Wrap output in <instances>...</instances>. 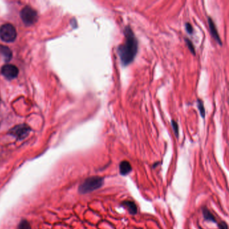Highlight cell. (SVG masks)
I'll use <instances>...</instances> for the list:
<instances>
[{
    "instance_id": "3957f363",
    "label": "cell",
    "mask_w": 229,
    "mask_h": 229,
    "mask_svg": "<svg viewBox=\"0 0 229 229\" xmlns=\"http://www.w3.org/2000/svg\"><path fill=\"white\" fill-rule=\"evenodd\" d=\"M17 36V32L14 26L5 24L0 27V38L5 43H12Z\"/></svg>"
},
{
    "instance_id": "ba28073f",
    "label": "cell",
    "mask_w": 229,
    "mask_h": 229,
    "mask_svg": "<svg viewBox=\"0 0 229 229\" xmlns=\"http://www.w3.org/2000/svg\"><path fill=\"white\" fill-rule=\"evenodd\" d=\"M120 173L122 175H126L132 172V167L127 161H123L119 165Z\"/></svg>"
},
{
    "instance_id": "4fadbf2b",
    "label": "cell",
    "mask_w": 229,
    "mask_h": 229,
    "mask_svg": "<svg viewBox=\"0 0 229 229\" xmlns=\"http://www.w3.org/2000/svg\"><path fill=\"white\" fill-rule=\"evenodd\" d=\"M1 49H3V51H4V52L0 51V52H1L2 54H4V56L6 57V59H10V58L11 57V52H10L8 48L3 46H1Z\"/></svg>"
},
{
    "instance_id": "e0dca14e",
    "label": "cell",
    "mask_w": 229,
    "mask_h": 229,
    "mask_svg": "<svg viewBox=\"0 0 229 229\" xmlns=\"http://www.w3.org/2000/svg\"><path fill=\"white\" fill-rule=\"evenodd\" d=\"M218 226H219V229H228L227 224L225 222H222L220 224H218Z\"/></svg>"
},
{
    "instance_id": "8fae6325",
    "label": "cell",
    "mask_w": 229,
    "mask_h": 229,
    "mask_svg": "<svg viewBox=\"0 0 229 229\" xmlns=\"http://www.w3.org/2000/svg\"><path fill=\"white\" fill-rule=\"evenodd\" d=\"M18 229H31V225L27 220L23 219L18 225Z\"/></svg>"
},
{
    "instance_id": "9a60e30c",
    "label": "cell",
    "mask_w": 229,
    "mask_h": 229,
    "mask_svg": "<svg viewBox=\"0 0 229 229\" xmlns=\"http://www.w3.org/2000/svg\"><path fill=\"white\" fill-rule=\"evenodd\" d=\"M186 43H187V45H188V48H189V51H190L194 54H195V49H194V45H193V44H192L191 41V40H189V39L186 38Z\"/></svg>"
},
{
    "instance_id": "30bf717a",
    "label": "cell",
    "mask_w": 229,
    "mask_h": 229,
    "mask_svg": "<svg viewBox=\"0 0 229 229\" xmlns=\"http://www.w3.org/2000/svg\"><path fill=\"white\" fill-rule=\"evenodd\" d=\"M202 212H203V216L204 219L208 221H210V222H216V220L214 217V216L213 215L211 212H210V210L206 208H203L202 209Z\"/></svg>"
},
{
    "instance_id": "277c9868",
    "label": "cell",
    "mask_w": 229,
    "mask_h": 229,
    "mask_svg": "<svg viewBox=\"0 0 229 229\" xmlns=\"http://www.w3.org/2000/svg\"><path fill=\"white\" fill-rule=\"evenodd\" d=\"M20 16L24 23L26 25H32L38 19L37 13L35 10L29 6H26L22 10Z\"/></svg>"
},
{
    "instance_id": "5bb4252c",
    "label": "cell",
    "mask_w": 229,
    "mask_h": 229,
    "mask_svg": "<svg viewBox=\"0 0 229 229\" xmlns=\"http://www.w3.org/2000/svg\"><path fill=\"white\" fill-rule=\"evenodd\" d=\"M172 127H173V131H174L175 133V135L178 136V135H179V127H178V124L177 123L175 122V121L174 120H172Z\"/></svg>"
},
{
    "instance_id": "52a82bcc",
    "label": "cell",
    "mask_w": 229,
    "mask_h": 229,
    "mask_svg": "<svg viewBox=\"0 0 229 229\" xmlns=\"http://www.w3.org/2000/svg\"><path fill=\"white\" fill-rule=\"evenodd\" d=\"M208 24H209L210 32H211V35L212 36V37L214 38L216 40V42L218 44H220L221 45V44H222V42H221L220 36H219V35H218V30L216 29V27L214 22H213V20L211 19V18L210 17L208 18Z\"/></svg>"
},
{
    "instance_id": "2e32d148",
    "label": "cell",
    "mask_w": 229,
    "mask_h": 229,
    "mask_svg": "<svg viewBox=\"0 0 229 229\" xmlns=\"http://www.w3.org/2000/svg\"><path fill=\"white\" fill-rule=\"evenodd\" d=\"M186 29L187 32H188L189 34H190V35L193 33V28H192V26L189 23L186 24Z\"/></svg>"
},
{
    "instance_id": "5b68a950",
    "label": "cell",
    "mask_w": 229,
    "mask_h": 229,
    "mask_svg": "<svg viewBox=\"0 0 229 229\" xmlns=\"http://www.w3.org/2000/svg\"><path fill=\"white\" fill-rule=\"evenodd\" d=\"M1 73L8 80H13L18 75V69L13 65H5L1 68Z\"/></svg>"
},
{
    "instance_id": "6da1fadb",
    "label": "cell",
    "mask_w": 229,
    "mask_h": 229,
    "mask_svg": "<svg viewBox=\"0 0 229 229\" xmlns=\"http://www.w3.org/2000/svg\"><path fill=\"white\" fill-rule=\"evenodd\" d=\"M125 40L123 44L118 47L117 52L122 65L126 66L135 59L138 51V40L129 26H126L124 31Z\"/></svg>"
},
{
    "instance_id": "8992f818",
    "label": "cell",
    "mask_w": 229,
    "mask_h": 229,
    "mask_svg": "<svg viewBox=\"0 0 229 229\" xmlns=\"http://www.w3.org/2000/svg\"><path fill=\"white\" fill-rule=\"evenodd\" d=\"M29 132H30V128L27 126L22 125L18 126L15 128L13 129L12 134L18 139H23L27 136Z\"/></svg>"
},
{
    "instance_id": "7a4b0ae2",
    "label": "cell",
    "mask_w": 229,
    "mask_h": 229,
    "mask_svg": "<svg viewBox=\"0 0 229 229\" xmlns=\"http://www.w3.org/2000/svg\"><path fill=\"white\" fill-rule=\"evenodd\" d=\"M104 178L99 176H93L87 178L84 180L78 188V191L81 194L90 193L96 189H98L103 186Z\"/></svg>"
},
{
    "instance_id": "9c48e42d",
    "label": "cell",
    "mask_w": 229,
    "mask_h": 229,
    "mask_svg": "<svg viewBox=\"0 0 229 229\" xmlns=\"http://www.w3.org/2000/svg\"><path fill=\"white\" fill-rule=\"evenodd\" d=\"M122 206L128 210V212L132 215H135L137 213V206L134 202L124 201L122 203Z\"/></svg>"
},
{
    "instance_id": "7c38bea8",
    "label": "cell",
    "mask_w": 229,
    "mask_h": 229,
    "mask_svg": "<svg viewBox=\"0 0 229 229\" xmlns=\"http://www.w3.org/2000/svg\"><path fill=\"white\" fill-rule=\"evenodd\" d=\"M198 109L200 110V114L202 116V118H204L205 117V108H204V104H203V102L200 100V99H198Z\"/></svg>"
}]
</instances>
